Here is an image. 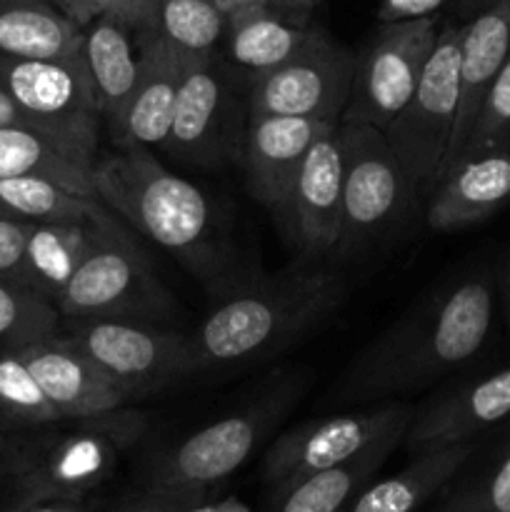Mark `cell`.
I'll return each mask as SVG.
<instances>
[{
	"label": "cell",
	"instance_id": "cell-2",
	"mask_svg": "<svg viewBox=\"0 0 510 512\" xmlns=\"http://www.w3.org/2000/svg\"><path fill=\"white\" fill-rule=\"evenodd\" d=\"M343 298L340 275L318 268L233 285L190 333L200 373L280 353L330 318Z\"/></svg>",
	"mask_w": 510,
	"mask_h": 512
},
{
	"label": "cell",
	"instance_id": "cell-8",
	"mask_svg": "<svg viewBox=\"0 0 510 512\" xmlns=\"http://www.w3.org/2000/svg\"><path fill=\"white\" fill-rule=\"evenodd\" d=\"M460 43L463 25L448 23L440 28L438 43L413 95L383 130L420 195H430L440 180L453 140L460 93Z\"/></svg>",
	"mask_w": 510,
	"mask_h": 512
},
{
	"label": "cell",
	"instance_id": "cell-12",
	"mask_svg": "<svg viewBox=\"0 0 510 512\" xmlns=\"http://www.w3.org/2000/svg\"><path fill=\"white\" fill-rule=\"evenodd\" d=\"M355 55L313 28L308 43L290 60L250 75V113L288 115L340 123L353 83Z\"/></svg>",
	"mask_w": 510,
	"mask_h": 512
},
{
	"label": "cell",
	"instance_id": "cell-46",
	"mask_svg": "<svg viewBox=\"0 0 510 512\" xmlns=\"http://www.w3.org/2000/svg\"><path fill=\"white\" fill-rule=\"evenodd\" d=\"M500 293H503V305H505V315L510 320V260L505 265L503 275H500Z\"/></svg>",
	"mask_w": 510,
	"mask_h": 512
},
{
	"label": "cell",
	"instance_id": "cell-41",
	"mask_svg": "<svg viewBox=\"0 0 510 512\" xmlns=\"http://www.w3.org/2000/svg\"><path fill=\"white\" fill-rule=\"evenodd\" d=\"M50 3L58 5L68 18H73L83 28L103 13V0H50Z\"/></svg>",
	"mask_w": 510,
	"mask_h": 512
},
{
	"label": "cell",
	"instance_id": "cell-32",
	"mask_svg": "<svg viewBox=\"0 0 510 512\" xmlns=\"http://www.w3.org/2000/svg\"><path fill=\"white\" fill-rule=\"evenodd\" d=\"M60 313L33 290L0 278V348L18 350L58 335Z\"/></svg>",
	"mask_w": 510,
	"mask_h": 512
},
{
	"label": "cell",
	"instance_id": "cell-6",
	"mask_svg": "<svg viewBox=\"0 0 510 512\" xmlns=\"http://www.w3.org/2000/svg\"><path fill=\"white\" fill-rule=\"evenodd\" d=\"M343 135V225L335 258L350 260L393 238L418 200V188L373 125L340 123Z\"/></svg>",
	"mask_w": 510,
	"mask_h": 512
},
{
	"label": "cell",
	"instance_id": "cell-3",
	"mask_svg": "<svg viewBox=\"0 0 510 512\" xmlns=\"http://www.w3.org/2000/svg\"><path fill=\"white\" fill-rule=\"evenodd\" d=\"M93 188L110 213L128 220L190 273L213 280L223 270V243L203 190L170 173L143 145H115L98 155Z\"/></svg>",
	"mask_w": 510,
	"mask_h": 512
},
{
	"label": "cell",
	"instance_id": "cell-18",
	"mask_svg": "<svg viewBox=\"0 0 510 512\" xmlns=\"http://www.w3.org/2000/svg\"><path fill=\"white\" fill-rule=\"evenodd\" d=\"M510 418V368L458 385L413 410L403 445L410 455L443 445L470 443Z\"/></svg>",
	"mask_w": 510,
	"mask_h": 512
},
{
	"label": "cell",
	"instance_id": "cell-27",
	"mask_svg": "<svg viewBox=\"0 0 510 512\" xmlns=\"http://www.w3.org/2000/svg\"><path fill=\"white\" fill-rule=\"evenodd\" d=\"M310 33L313 25L290 23L268 3L245 5L225 15L223 48L228 60L258 75L293 58Z\"/></svg>",
	"mask_w": 510,
	"mask_h": 512
},
{
	"label": "cell",
	"instance_id": "cell-33",
	"mask_svg": "<svg viewBox=\"0 0 510 512\" xmlns=\"http://www.w3.org/2000/svg\"><path fill=\"white\" fill-rule=\"evenodd\" d=\"M435 512H510V438L483 468L445 488Z\"/></svg>",
	"mask_w": 510,
	"mask_h": 512
},
{
	"label": "cell",
	"instance_id": "cell-50",
	"mask_svg": "<svg viewBox=\"0 0 510 512\" xmlns=\"http://www.w3.org/2000/svg\"><path fill=\"white\" fill-rule=\"evenodd\" d=\"M340 512H348V508H345V510H340Z\"/></svg>",
	"mask_w": 510,
	"mask_h": 512
},
{
	"label": "cell",
	"instance_id": "cell-7",
	"mask_svg": "<svg viewBox=\"0 0 510 512\" xmlns=\"http://www.w3.org/2000/svg\"><path fill=\"white\" fill-rule=\"evenodd\" d=\"M290 398L293 395L285 390H275L268 398L215 420L163 450L148 468V490L188 505L203 503L215 485L248 463L265 435L283 418Z\"/></svg>",
	"mask_w": 510,
	"mask_h": 512
},
{
	"label": "cell",
	"instance_id": "cell-28",
	"mask_svg": "<svg viewBox=\"0 0 510 512\" xmlns=\"http://www.w3.org/2000/svg\"><path fill=\"white\" fill-rule=\"evenodd\" d=\"M103 220V218H100ZM33 223L25 243L23 285L58 303L98 235V223Z\"/></svg>",
	"mask_w": 510,
	"mask_h": 512
},
{
	"label": "cell",
	"instance_id": "cell-17",
	"mask_svg": "<svg viewBox=\"0 0 510 512\" xmlns=\"http://www.w3.org/2000/svg\"><path fill=\"white\" fill-rule=\"evenodd\" d=\"M63 420H83L128 408L133 400L115 385L70 335H53L15 350Z\"/></svg>",
	"mask_w": 510,
	"mask_h": 512
},
{
	"label": "cell",
	"instance_id": "cell-22",
	"mask_svg": "<svg viewBox=\"0 0 510 512\" xmlns=\"http://www.w3.org/2000/svg\"><path fill=\"white\" fill-rule=\"evenodd\" d=\"M145 68L128 108L110 130L113 145L163 148L173 123L175 100L183 80L185 55L170 48L155 28H143Z\"/></svg>",
	"mask_w": 510,
	"mask_h": 512
},
{
	"label": "cell",
	"instance_id": "cell-44",
	"mask_svg": "<svg viewBox=\"0 0 510 512\" xmlns=\"http://www.w3.org/2000/svg\"><path fill=\"white\" fill-rule=\"evenodd\" d=\"M13 448L15 440L5 435V430L0 428V475H8L10 468V458H13Z\"/></svg>",
	"mask_w": 510,
	"mask_h": 512
},
{
	"label": "cell",
	"instance_id": "cell-36",
	"mask_svg": "<svg viewBox=\"0 0 510 512\" xmlns=\"http://www.w3.org/2000/svg\"><path fill=\"white\" fill-rule=\"evenodd\" d=\"M453 0H380L378 20L380 23H395V20H413L438 15Z\"/></svg>",
	"mask_w": 510,
	"mask_h": 512
},
{
	"label": "cell",
	"instance_id": "cell-16",
	"mask_svg": "<svg viewBox=\"0 0 510 512\" xmlns=\"http://www.w3.org/2000/svg\"><path fill=\"white\" fill-rule=\"evenodd\" d=\"M328 125L335 123L248 110V123L240 135V163L255 198L283 225L305 153Z\"/></svg>",
	"mask_w": 510,
	"mask_h": 512
},
{
	"label": "cell",
	"instance_id": "cell-38",
	"mask_svg": "<svg viewBox=\"0 0 510 512\" xmlns=\"http://www.w3.org/2000/svg\"><path fill=\"white\" fill-rule=\"evenodd\" d=\"M3 125H15V128H33V130H43V133H48V130H45L43 125L33 118V115L25 113V110L20 108V105L15 103V100L10 98L3 88H0V128H3ZM55 138H58V135H55Z\"/></svg>",
	"mask_w": 510,
	"mask_h": 512
},
{
	"label": "cell",
	"instance_id": "cell-43",
	"mask_svg": "<svg viewBox=\"0 0 510 512\" xmlns=\"http://www.w3.org/2000/svg\"><path fill=\"white\" fill-rule=\"evenodd\" d=\"M495 0H453L455 10H458L460 15H465V18H473V15H478L480 10H485L488 5H493Z\"/></svg>",
	"mask_w": 510,
	"mask_h": 512
},
{
	"label": "cell",
	"instance_id": "cell-24",
	"mask_svg": "<svg viewBox=\"0 0 510 512\" xmlns=\"http://www.w3.org/2000/svg\"><path fill=\"white\" fill-rule=\"evenodd\" d=\"M93 155L73 143L33 128H0V178L35 175L48 178L73 193L98 198L93 188Z\"/></svg>",
	"mask_w": 510,
	"mask_h": 512
},
{
	"label": "cell",
	"instance_id": "cell-15",
	"mask_svg": "<svg viewBox=\"0 0 510 512\" xmlns=\"http://www.w3.org/2000/svg\"><path fill=\"white\" fill-rule=\"evenodd\" d=\"M230 90L215 55L185 58L168 148L188 165L215 168L230 150Z\"/></svg>",
	"mask_w": 510,
	"mask_h": 512
},
{
	"label": "cell",
	"instance_id": "cell-9",
	"mask_svg": "<svg viewBox=\"0 0 510 512\" xmlns=\"http://www.w3.org/2000/svg\"><path fill=\"white\" fill-rule=\"evenodd\" d=\"M68 335L130 400L200 373L193 340L175 328L128 320H78Z\"/></svg>",
	"mask_w": 510,
	"mask_h": 512
},
{
	"label": "cell",
	"instance_id": "cell-40",
	"mask_svg": "<svg viewBox=\"0 0 510 512\" xmlns=\"http://www.w3.org/2000/svg\"><path fill=\"white\" fill-rule=\"evenodd\" d=\"M318 3L320 0H268L275 13L298 25H310V15L318 8Z\"/></svg>",
	"mask_w": 510,
	"mask_h": 512
},
{
	"label": "cell",
	"instance_id": "cell-5",
	"mask_svg": "<svg viewBox=\"0 0 510 512\" xmlns=\"http://www.w3.org/2000/svg\"><path fill=\"white\" fill-rule=\"evenodd\" d=\"M55 308L68 323L128 320L170 328L183 318L178 300L155 278L143 250L120 228L113 213L98 223V235L88 258Z\"/></svg>",
	"mask_w": 510,
	"mask_h": 512
},
{
	"label": "cell",
	"instance_id": "cell-11",
	"mask_svg": "<svg viewBox=\"0 0 510 512\" xmlns=\"http://www.w3.org/2000/svg\"><path fill=\"white\" fill-rule=\"evenodd\" d=\"M0 88L48 133L98 158L103 118L83 50L63 60L0 55Z\"/></svg>",
	"mask_w": 510,
	"mask_h": 512
},
{
	"label": "cell",
	"instance_id": "cell-25",
	"mask_svg": "<svg viewBox=\"0 0 510 512\" xmlns=\"http://www.w3.org/2000/svg\"><path fill=\"white\" fill-rule=\"evenodd\" d=\"M473 453L475 440L413 453L400 473L365 488L348 505V512H415L448 488Z\"/></svg>",
	"mask_w": 510,
	"mask_h": 512
},
{
	"label": "cell",
	"instance_id": "cell-4",
	"mask_svg": "<svg viewBox=\"0 0 510 512\" xmlns=\"http://www.w3.org/2000/svg\"><path fill=\"white\" fill-rule=\"evenodd\" d=\"M65 433L15 440L8 478L30 500H85L108 483L120 458L145 433V415L113 410L95 418L70 420Z\"/></svg>",
	"mask_w": 510,
	"mask_h": 512
},
{
	"label": "cell",
	"instance_id": "cell-29",
	"mask_svg": "<svg viewBox=\"0 0 510 512\" xmlns=\"http://www.w3.org/2000/svg\"><path fill=\"white\" fill-rule=\"evenodd\" d=\"M0 208L25 223H93L110 213L98 198L35 175L0 178Z\"/></svg>",
	"mask_w": 510,
	"mask_h": 512
},
{
	"label": "cell",
	"instance_id": "cell-48",
	"mask_svg": "<svg viewBox=\"0 0 510 512\" xmlns=\"http://www.w3.org/2000/svg\"><path fill=\"white\" fill-rule=\"evenodd\" d=\"M30 503H33V500L25 498V495H18V500H15V503L10 505V508H5V510H0V512H23Z\"/></svg>",
	"mask_w": 510,
	"mask_h": 512
},
{
	"label": "cell",
	"instance_id": "cell-10",
	"mask_svg": "<svg viewBox=\"0 0 510 512\" xmlns=\"http://www.w3.org/2000/svg\"><path fill=\"white\" fill-rule=\"evenodd\" d=\"M438 35V15L380 23L355 55L353 83L340 123L388 128L413 95Z\"/></svg>",
	"mask_w": 510,
	"mask_h": 512
},
{
	"label": "cell",
	"instance_id": "cell-31",
	"mask_svg": "<svg viewBox=\"0 0 510 512\" xmlns=\"http://www.w3.org/2000/svg\"><path fill=\"white\" fill-rule=\"evenodd\" d=\"M63 423L28 365L15 350H0V428H50Z\"/></svg>",
	"mask_w": 510,
	"mask_h": 512
},
{
	"label": "cell",
	"instance_id": "cell-26",
	"mask_svg": "<svg viewBox=\"0 0 510 512\" xmlns=\"http://www.w3.org/2000/svg\"><path fill=\"white\" fill-rule=\"evenodd\" d=\"M83 50V25L50 0H0V55L63 60Z\"/></svg>",
	"mask_w": 510,
	"mask_h": 512
},
{
	"label": "cell",
	"instance_id": "cell-20",
	"mask_svg": "<svg viewBox=\"0 0 510 512\" xmlns=\"http://www.w3.org/2000/svg\"><path fill=\"white\" fill-rule=\"evenodd\" d=\"M510 203V150L458 160L428 195L425 220L438 233L488 220Z\"/></svg>",
	"mask_w": 510,
	"mask_h": 512
},
{
	"label": "cell",
	"instance_id": "cell-35",
	"mask_svg": "<svg viewBox=\"0 0 510 512\" xmlns=\"http://www.w3.org/2000/svg\"><path fill=\"white\" fill-rule=\"evenodd\" d=\"M30 225L33 223L25 220L0 218V278L10 283L23 285V258Z\"/></svg>",
	"mask_w": 510,
	"mask_h": 512
},
{
	"label": "cell",
	"instance_id": "cell-39",
	"mask_svg": "<svg viewBox=\"0 0 510 512\" xmlns=\"http://www.w3.org/2000/svg\"><path fill=\"white\" fill-rule=\"evenodd\" d=\"M185 508H190V505L183 503V500L168 498V495H160V493H150L148 490L143 498L125 505V508H118L115 512H183Z\"/></svg>",
	"mask_w": 510,
	"mask_h": 512
},
{
	"label": "cell",
	"instance_id": "cell-14",
	"mask_svg": "<svg viewBox=\"0 0 510 512\" xmlns=\"http://www.w3.org/2000/svg\"><path fill=\"white\" fill-rule=\"evenodd\" d=\"M343 225V135L328 125L305 153L290 193L285 228L308 258L335 253Z\"/></svg>",
	"mask_w": 510,
	"mask_h": 512
},
{
	"label": "cell",
	"instance_id": "cell-23",
	"mask_svg": "<svg viewBox=\"0 0 510 512\" xmlns=\"http://www.w3.org/2000/svg\"><path fill=\"white\" fill-rule=\"evenodd\" d=\"M410 423L388 430L383 438L373 440L368 448L355 453L353 458L338 465L310 473L295 483L273 488L270 512H340L348 508L365 490L375 473L383 468L385 460L403 445V435Z\"/></svg>",
	"mask_w": 510,
	"mask_h": 512
},
{
	"label": "cell",
	"instance_id": "cell-47",
	"mask_svg": "<svg viewBox=\"0 0 510 512\" xmlns=\"http://www.w3.org/2000/svg\"><path fill=\"white\" fill-rule=\"evenodd\" d=\"M218 3V8L223 10L225 15L233 13V10L238 8H245V5H258V3H268V0H215Z\"/></svg>",
	"mask_w": 510,
	"mask_h": 512
},
{
	"label": "cell",
	"instance_id": "cell-19",
	"mask_svg": "<svg viewBox=\"0 0 510 512\" xmlns=\"http://www.w3.org/2000/svg\"><path fill=\"white\" fill-rule=\"evenodd\" d=\"M510 58V0H495L478 15L463 23V43H460V93L458 115H455L453 140L443 165V178L450 165L463 150L470 128L475 123L485 93L495 75ZM438 185V183H435Z\"/></svg>",
	"mask_w": 510,
	"mask_h": 512
},
{
	"label": "cell",
	"instance_id": "cell-45",
	"mask_svg": "<svg viewBox=\"0 0 510 512\" xmlns=\"http://www.w3.org/2000/svg\"><path fill=\"white\" fill-rule=\"evenodd\" d=\"M213 512H255L250 505H245L243 500L238 498H225V500H218V503H213Z\"/></svg>",
	"mask_w": 510,
	"mask_h": 512
},
{
	"label": "cell",
	"instance_id": "cell-49",
	"mask_svg": "<svg viewBox=\"0 0 510 512\" xmlns=\"http://www.w3.org/2000/svg\"><path fill=\"white\" fill-rule=\"evenodd\" d=\"M0 218H10V215H8V213H5V210H3V208H0Z\"/></svg>",
	"mask_w": 510,
	"mask_h": 512
},
{
	"label": "cell",
	"instance_id": "cell-30",
	"mask_svg": "<svg viewBox=\"0 0 510 512\" xmlns=\"http://www.w3.org/2000/svg\"><path fill=\"white\" fill-rule=\"evenodd\" d=\"M153 28L185 58L215 55L223 43L225 13L215 0H158Z\"/></svg>",
	"mask_w": 510,
	"mask_h": 512
},
{
	"label": "cell",
	"instance_id": "cell-34",
	"mask_svg": "<svg viewBox=\"0 0 510 512\" xmlns=\"http://www.w3.org/2000/svg\"><path fill=\"white\" fill-rule=\"evenodd\" d=\"M493 150H510V58L500 68V73L495 75L493 83H490L483 105H480L478 115H475L468 140H465L455 163L470 158V155L493 153Z\"/></svg>",
	"mask_w": 510,
	"mask_h": 512
},
{
	"label": "cell",
	"instance_id": "cell-21",
	"mask_svg": "<svg viewBox=\"0 0 510 512\" xmlns=\"http://www.w3.org/2000/svg\"><path fill=\"white\" fill-rule=\"evenodd\" d=\"M83 55L93 78L100 118L110 130L128 108L145 68L143 28L100 13L83 28Z\"/></svg>",
	"mask_w": 510,
	"mask_h": 512
},
{
	"label": "cell",
	"instance_id": "cell-1",
	"mask_svg": "<svg viewBox=\"0 0 510 512\" xmlns=\"http://www.w3.org/2000/svg\"><path fill=\"white\" fill-rule=\"evenodd\" d=\"M495 285L475 273L410 305L358 353L330 403L380 405L428 388L483 350L493 328Z\"/></svg>",
	"mask_w": 510,
	"mask_h": 512
},
{
	"label": "cell",
	"instance_id": "cell-37",
	"mask_svg": "<svg viewBox=\"0 0 510 512\" xmlns=\"http://www.w3.org/2000/svg\"><path fill=\"white\" fill-rule=\"evenodd\" d=\"M158 0H103V13H113L133 28H153Z\"/></svg>",
	"mask_w": 510,
	"mask_h": 512
},
{
	"label": "cell",
	"instance_id": "cell-13",
	"mask_svg": "<svg viewBox=\"0 0 510 512\" xmlns=\"http://www.w3.org/2000/svg\"><path fill=\"white\" fill-rule=\"evenodd\" d=\"M413 408L405 403H380L368 410L308 420L280 435L263 460V480L270 488H283L310 473L353 458L388 430L410 423Z\"/></svg>",
	"mask_w": 510,
	"mask_h": 512
},
{
	"label": "cell",
	"instance_id": "cell-42",
	"mask_svg": "<svg viewBox=\"0 0 510 512\" xmlns=\"http://www.w3.org/2000/svg\"><path fill=\"white\" fill-rule=\"evenodd\" d=\"M23 512H93L85 505V500H63V498H48V500H33Z\"/></svg>",
	"mask_w": 510,
	"mask_h": 512
}]
</instances>
